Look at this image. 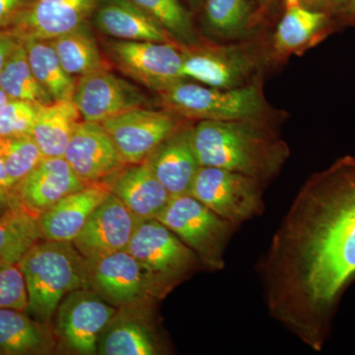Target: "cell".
Returning <instances> with one entry per match:
<instances>
[{
  "label": "cell",
  "mask_w": 355,
  "mask_h": 355,
  "mask_svg": "<svg viewBox=\"0 0 355 355\" xmlns=\"http://www.w3.org/2000/svg\"><path fill=\"white\" fill-rule=\"evenodd\" d=\"M177 44L157 42L116 41L105 51L116 69L156 94L184 78L183 53Z\"/></svg>",
  "instance_id": "cell-9"
},
{
  "label": "cell",
  "mask_w": 355,
  "mask_h": 355,
  "mask_svg": "<svg viewBox=\"0 0 355 355\" xmlns=\"http://www.w3.org/2000/svg\"><path fill=\"white\" fill-rule=\"evenodd\" d=\"M87 261L90 288L118 309H146L166 294L127 250Z\"/></svg>",
  "instance_id": "cell-8"
},
{
  "label": "cell",
  "mask_w": 355,
  "mask_h": 355,
  "mask_svg": "<svg viewBox=\"0 0 355 355\" xmlns=\"http://www.w3.org/2000/svg\"><path fill=\"white\" fill-rule=\"evenodd\" d=\"M157 21L181 49L200 44L191 14L179 0H130Z\"/></svg>",
  "instance_id": "cell-29"
},
{
  "label": "cell",
  "mask_w": 355,
  "mask_h": 355,
  "mask_svg": "<svg viewBox=\"0 0 355 355\" xmlns=\"http://www.w3.org/2000/svg\"><path fill=\"white\" fill-rule=\"evenodd\" d=\"M125 250L165 293L200 263L197 254L157 219L140 220Z\"/></svg>",
  "instance_id": "cell-6"
},
{
  "label": "cell",
  "mask_w": 355,
  "mask_h": 355,
  "mask_svg": "<svg viewBox=\"0 0 355 355\" xmlns=\"http://www.w3.org/2000/svg\"><path fill=\"white\" fill-rule=\"evenodd\" d=\"M102 0H36L10 31L20 41H50L89 22Z\"/></svg>",
  "instance_id": "cell-16"
},
{
  "label": "cell",
  "mask_w": 355,
  "mask_h": 355,
  "mask_svg": "<svg viewBox=\"0 0 355 355\" xmlns=\"http://www.w3.org/2000/svg\"><path fill=\"white\" fill-rule=\"evenodd\" d=\"M286 8L300 6V0H286Z\"/></svg>",
  "instance_id": "cell-41"
},
{
  "label": "cell",
  "mask_w": 355,
  "mask_h": 355,
  "mask_svg": "<svg viewBox=\"0 0 355 355\" xmlns=\"http://www.w3.org/2000/svg\"><path fill=\"white\" fill-rule=\"evenodd\" d=\"M144 308H121L100 335L97 354L153 355L159 343Z\"/></svg>",
  "instance_id": "cell-21"
},
{
  "label": "cell",
  "mask_w": 355,
  "mask_h": 355,
  "mask_svg": "<svg viewBox=\"0 0 355 355\" xmlns=\"http://www.w3.org/2000/svg\"><path fill=\"white\" fill-rule=\"evenodd\" d=\"M64 157H44L18 186L17 202L38 218L60 200L85 188Z\"/></svg>",
  "instance_id": "cell-17"
},
{
  "label": "cell",
  "mask_w": 355,
  "mask_h": 355,
  "mask_svg": "<svg viewBox=\"0 0 355 355\" xmlns=\"http://www.w3.org/2000/svg\"><path fill=\"white\" fill-rule=\"evenodd\" d=\"M62 67L71 76L83 77L107 67L89 22L50 40Z\"/></svg>",
  "instance_id": "cell-25"
},
{
  "label": "cell",
  "mask_w": 355,
  "mask_h": 355,
  "mask_svg": "<svg viewBox=\"0 0 355 355\" xmlns=\"http://www.w3.org/2000/svg\"><path fill=\"white\" fill-rule=\"evenodd\" d=\"M182 74L210 87L230 89L245 85L253 71V60L237 48L202 46L181 49Z\"/></svg>",
  "instance_id": "cell-15"
},
{
  "label": "cell",
  "mask_w": 355,
  "mask_h": 355,
  "mask_svg": "<svg viewBox=\"0 0 355 355\" xmlns=\"http://www.w3.org/2000/svg\"><path fill=\"white\" fill-rule=\"evenodd\" d=\"M156 219L188 245L203 266L210 270H223L226 246L237 228L234 224L222 218L190 193L172 197Z\"/></svg>",
  "instance_id": "cell-5"
},
{
  "label": "cell",
  "mask_w": 355,
  "mask_h": 355,
  "mask_svg": "<svg viewBox=\"0 0 355 355\" xmlns=\"http://www.w3.org/2000/svg\"><path fill=\"white\" fill-rule=\"evenodd\" d=\"M16 189L14 188L7 175L1 156H0V210H6L8 207L17 205Z\"/></svg>",
  "instance_id": "cell-36"
},
{
  "label": "cell",
  "mask_w": 355,
  "mask_h": 355,
  "mask_svg": "<svg viewBox=\"0 0 355 355\" xmlns=\"http://www.w3.org/2000/svg\"><path fill=\"white\" fill-rule=\"evenodd\" d=\"M0 156L16 191L44 158L32 135L0 139Z\"/></svg>",
  "instance_id": "cell-31"
},
{
  "label": "cell",
  "mask_w": 355,
  "mask_h": 355,
  "mask_svg": "<svg viewBox=\"0 0 355 355\" xmlns=\"http://www.w3.org/2000/svg\"><path fill=\"white\" fill-rule=\"evenodd\" d=\"M140 220L111 193L91 214L72 244L87 260L123 251L127 249Z\"/></svg>",
  "instance_id": "cell-14"
},
{
  "label": "cell",
  "mask_w": 355,
  "mask_h": 355,
  "mask_svg": "<svg viewBox=\"0 0 355 355\" xmlns=\"http://www.w3.org/2000/svg\"><path fill=\"white\" fill-rule=\"evenodd\" d=\"M18 43H19V40L11 35L10 33L0 32V72H1L7 58L12 53Z\"/></svg>",
  "instance_id": "cell-37"
},
{
  "label": "cell",
  "mask_w": 355,
  "mask_h": 355,
  "mask_svg": "<svg viewBox=\"0 0 355 355\" xmlns=\"http://www.w3.org/2000/svg\"><path fill=\"white\" fill-rule=\"evenodd\" d=\"M118 310L93 289H78L67 294L58 305L55 331L72 352L96 354L100 335Z\"/></svg>",
  "instance_id": "cell-10"
},
{
  "label": "cell",
  "mask_w": 355,
  "mask_h": 355,
  "mask_svg": "<svg viewBox=\"0 0 355 355\" xmlns=\"http://www.w3.org/2000/svg\"><path fill=\"white\" fill-rule=\"evenodd\" d=\"M172 197L190 193L200 170L193 149L191 128L181 125L144 161Z\"/></svg>",
  "instance_id": "cell-18"
},
{
  "label": "cell",
  "mask_w": 355,
  "mask_h": 355,
  "mask_svg": "<svg viewBox=\"0 0 355 355\" xmlns=\"http://www.w3.org/2000/svg\"><path fill=\"white\" fill-rule=\"evenodd\" d=\"M9 100L10 99H9L8 96L4 93V91L2 90L1 88H0V111H1V109L6 106Z\"/></svg>",
  "instance_id": "cell-40"
},
{
  "label": "cell",
  "mask_w": 355,
  "mask_h": 355,
  "mask_svg": "<svg viewBox=\"0 0 355 355\" xmlns=\"http://www.w3.org/2000/svg\"><path fill=\"white\" fill-rule=\"evenodd\" d=\"M91 22L98 31L116 40L175 44L157 21L130 0H102Z\"/></svg>",
  "instance_id": "cell-20"
},
{
  "label": "cell",
  "mask_w": 355,
  "mask_h": 355,
  "mask_svg": "<svg viewBox=\"0 0 355 355\" xmlns=\"http://www.w3.org/2000/svg\"><path fill=\"white\" fill-rule=\"evenodd\" d=\"M187 2L190 4L193 9H198L202 4V0H187Z\"/></svg>",
  "instance_id": "cell-42"
},
{
  "label": "cell",
  "mask_w": 355,
  "mask_h": 355,
  "mask_svg": "<svg viewBox=\"0 0 355 355\" xmlns=\"http://www.w3.org/2000/svg\"><path fill=\"white\" fill-rule=\"evenodd\" d=\"M22 42L33 73L51 99L55 102L73 99L76 78L64 69L50 42L40 40Z\"/></svg>",
  "instance_id": "cell-26"
},
{
  "label": "cell",
  "mask_w": 355,
  "mask_h": 355,
  "mask_svg": "<svg viewBox=\"0 0 355 355\" xmlns=\"http://www.w3.org/2000/svg\"><path fill=\"white\" fill-rule=\"evenodd\" d=\"M110 193V184H92L60 200L37 218L42 239L73 241L91 214Z\"/></svg>",
  "instance_id": "cell-19"
},
{
  "label": "cell",
  "mask_w": 355,
  "mask_h": 355,
  "mask_svg": "<svg viewBox=\"0 0 355 355\" xmlns=\"http://www.w3.org/2000/svg\"><path fill=\"white\" fill-rule=\"evenodd\" d=\"M349 1V0H326V6L333 12L338 14Z\"/></svg>",
  "instance_id": "cell-39"
},
{
  "label": "cell",
  "mask_w": 355,
  "mask_h": 355,
  "mask_svg": "<svg viewBox=\"0 0 355 355\" xmlns=\"http://www.w3.org/2000/svg\"><path fill=\"white\" fill-rule=\"evenodd\" d=\"M27 286L19 263L0 261V308L27 312Z\"/></svg>",
  "instance_id": "cell-34"
},
{
  "label": "cell",
  "mask_w": 355,
  "mask_h": 355,
  "mask_svg": "<svg viewBox=\"0 0 355 355\" xmlns=\"http://www.w3.org/2000/svg\"><path fill=\"white\" fill-rule=\"evenodd\" d=\"M166 111L193 121L263 119L268 104L258 86L221 89L179 79L157 93Z\"/></svg>",
  "instance_id": "cell-4"
},
{
  "label": "cell",
  "mask_w": 355,
  "mask_h": 355,
  "mask_svg": "<svg viewBox=\"0 0 355 355\" xmlns=\"http://www.w3.org/2000/svg\"><path fill=\"white\" fill-rule=\"evenodd\" d=\"M191 139L200 166L241 173L261 184L277 176L291 155L265 119L198 121Z\"/></svg>",
  "instance_id": "cell-2"
},
{
  "label": "cell",
  "mask_w": 355,
  "mask_h": 355,
  "mask_svg": "<svg viewBox=\"0 0 355 355\" xmlns=\"http://www.w3.org/2000/svg\"><path fill=\"white\" fill-rule=\"evenodd\" d=\"M36 0H0V32L10 33Z\"/></svg>",
  "instance_id": "cell-35"
},
{
  "label": "cell",
  "mask_w": 355,
  "mask_h": 355,
  "mask_svg": "<svg viewBox=\"0 0 355 355\" xmlns=\"http://www.w3.org/2000/svg\"><path fill=\"white\" fill-rule=\"evenodd\" d=\"M190 195L236 227L265 210L261 182L223 168L200 166Z\"/></svg>",
  "instance_id": "cell-7"
},
{
  "label": "cell",
  "mask_w": 355,
  "mask_h": 355,
  "mask_svg": "<svg viewBox=\"0 0 355 355\" xmlns=\"http://www.w3.org/2000/svg\"><path fill=\"white\" fill-rule=\"evenodd\" d=\"M327 15L297 6L286 10L275 36L277 51H291L310 41L326 24Z\"/></svg>",
  "instance_id": "cell-30"
},
{
  "label": "cell",
  "mask_w": 355,
  "mask_h": 355,
  "mask_svg": "<svg viewBox=\"0 0 355 355\" xmlns=\"http://www.w3.org/2000/svg\"><path fill=\"white\" fill-rule=\"evenodd\" d=\"M125 165L139 164L181 127L176 114L149 108L130 110L103 121Z\"/></svg>",
  "instance_id": "cell-11"
},
{
  "label": "cell",
  "mask_w": 355,
  "mask_h": 355,
  "mask_svg": "<svg viewBox=\"0 0 355 355\" xmlns=\"http://www.w3.org/2000/svg\"><path fill=\"white\" fill-rule=\"evenodd\" d=\"M64 157L86 184L104 183L127 166L102 123L92 121L76 123Z\"/></svg>",
  "instance_id": "cell-13"
},
{
  "label": "cell",
  "mask_w": 355,
  "mask_h": 355,
  "mask_svg": "<svg viewBox=\"0 0 355 355\" xmlns=\"http://www.w3.org/2000/svg\"><path fill=\"white\" fill-rule=\"evenodd\" d=\"M338 15L345 23H355V0H349Z\"/></svg>",
  "instance_id": "cell-38"
},
{
  "label": "cell",
  "mask_w": 355,
  "mask_h": 355,
  "mask_svg": "<svg viewBox=\"0 0 355 355\" xmlns=\"http://www.w3.org/2000/svg\"><path fill=\"white\" fill-rule=\"evenodd\" d=\"M0 88L10 100L36 103L44 106L55 102L33 73L24 44L20 40L0 72Z\"/></svg>",
  "instance_id": "cell-28"
},
{
  "label": "cell",
  "mask_w": 355,
  "mask_h": 355,
  "mask_svg": "<svg viewBox=\"0 0 355 355\" xmlns=\"http://www.w3.org/2000/svg\"><path fill=\"white\" fill-rule=\"evenodd\" d=\"M41 106L44 105L9 100L0 111V139L32 135Z\"/></svg>",
  "instance_id": "cell-33"
},
{
  "label": "cell",
  "mask_w": 355,
  "mask_h": 355,
  "mask_svg": "<svg viewBox=\"0 0 355 355\" xmlns=\"http://www.w3.org/2000/svg\"><path fill=\"white\" fill-rule=\"evenodd\" d=\"M313 4H324L326 6V0H307Z\"/></svg>",
  "instance_id": "cell-43"
},
{
  "label": "cell",
  "mask_w": 355,
  "mask_h": 355,
  "mask_svg": "<svg viewBox=\"0 0 355 355\" xmlns=\"http://www.w3.org/2000/svg\"><path fill=\"white\" fill-rule=\"evenodd\" d=\"M252 6L249 0H207L205 16L207 24L219 36L237 37L246 29Z\"/></svg>",
  "instance_id": "cell-32"
},
{
  "label": "cell",
  "mask_w": 355,
  "mask_h": 355,
  "mask_svg": "<svg viewBox=\"0 0 355 355\" xmlns=\"http://www.w3.org/2000/svg\"><path fill=\"white\" fill-rule=\"evenodd\" d=\"M42 239L38 220L17 203L0 216V261L20 263Z\"/></svg>",
  "instance_id": "cell-27"
},
{
  "label": "cell",
  "mask_w": 355,
  "mask_h": 355,
  "mask_svg": "<svg viewBox=\"0 0 355 355\" xmlns=\"http://www.w3.org/2000/svg\"><path fill=\"white\" fill-rule=\"evenodd\" d=\"M72 101L83 121L99 123L130 110L147 108L149 104L148 98L137 85L107 67L80 77Z\"/></svg>",
  "instance_id": "cell-12"
},
{
  "label": "cell",
  "mask_w": 355,
  "mask_h": 355,
  "mask_svg": "<svg viewBox=\"0 0 355 355\" xmlns=\"http://www.w3.org/2000/svg\"><path fill=\"white\" fill-rule=\"evenodd\" d=\"M257 270L270 316L321 352L355 280V155L305 182Z\"/></svg>",
  "instance_id": "cell-1"
},
{
  "label": "cell",
  "mask_w": 355,
  "mask_h": 355,
  "mask_svg": "<svg viewBox=\"0 0 355 355\" xmlns=\"http://www.w3.org/2000/svg\"><path fill=\"white\" fill-rule=\"evenodd\" d=\"M19 265L29 296L27 312L40 323L51 321L67 294L90 288L88 261L72 242L43 239L27 252Z\"/></svg>",
  "instance_id": "cell-3"
},
{
  "label": "cell",
  "mask_w": 355,
  "mask_h": 355,
  "mask_svg": "<svg viewBox=\"0 0 355 355\" xmlns=\"http://www.w3.org/2000/svg\"><path fill=\"white\" fill-rule=\"evenodd\" d=\"M128 166L114 175L111 193L141 220L157 218L171 196L146 162Z\"/></svg>",
  "instance_id": "cell-22"
},
{
  "label": "cell",
  "mask_w": 355,
  "mask_h": 355,
  "mask_svg": "<svg viewBox=\"0 0 355 355\" xmlns=\"http://www.w3.org/2000/svg\"><path fill=\"white\" fill-rule=\"evenodd\" d=\"M259 1H260V2H265V1H266V0H259Z\"/></svg>",
  "instance_id": "cell-44"
},
{
  "label": "cell",
  "mask_w": 355,
  "mask_h": 355,
  "mask_svg": "<svg viewBox=\"0 0 355 355\" xmlns=\"http://www.w3.org/2000/svg\"><path fill=\"white\" fill-rule=\"evenodd\" d=\"M80 119L72 100L41 106L32 137L44 157H64L70 137Z\"/></svg>",
  "instance_id": "cell-23"
},
{
  "label": "cell",
  "mask_w": 355,
  "mask_h": 355,
  "mask_svg": "<svg viewBox=\"0 0 355 355\" xmlns=\"http://www.w3.org/2000/svg\"><path fill=\"white\" fill-rule=\"evenodd\" d=\"M53 340L46 324L22 311L0 308V354H40L50 352Z\"/></svg>",
  "instance_id": "cell-24"
}]
</instances>
